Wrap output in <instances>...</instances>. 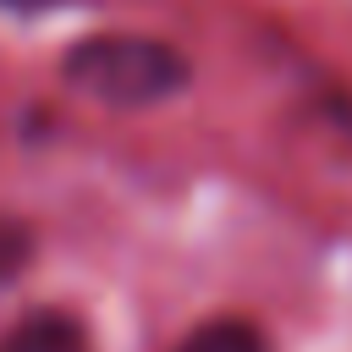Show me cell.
<instances>
[{
    "label": "cell",
    "instance_id": "6da1fadb",
    "mask_svg": "<svg viewBox=\"0 0 352 352\" xmlns=\"http://www.w3.org/2000/svg\"><path fill=\"white\" fill-rule=\"evenodd\" d=\"M60 77L110 110H148L187 88V55L148 33H94L66 50Z\"/></svg>",
    "mask_w": 352,
    "mask_h": 352
},
{
    "label": "cell",
    "instance_id": "7a4b0ae2",
    "mask_svg": "<svg viewBox=\"0 0 352 352\" xmlns=\"http://www.w3.org/2000/svg\"><path fill=\"white\" fill-rule=\"evenodd\" d=\"M0 352H94L88 324L66 308H33L0 330Z\"/></svg>",
    "mask_w": 352,
    "mask_h": 352
},
{
    "label": "cell",
    "instance_id": "3957f363",
    "mask_svg": "<svg viewBox=\"0 0 352 352\" xmlns=\"http://www.w3.org/2000/svg\"><path fill=\"white\" fill-rule=\"evenodd\" d=\"M176 352H270V341H264V330L253 319L226 314V319H204Z\"/></svg>",
    "mask_w": 352,
    "mask_h": 352
},
{
    "label": "cell",
    "instance_id": "277c9868",
    "mask_svg": "<svg viewBox=\"0 0 352 352\" xmlns=\"http://www.w3.org/2000/svg\"><path fill=\"white\" fill-rule=\"evenodd\" d=\"M33 258V231L16 220V214H0V286L16 280Z\"/></svg>",
    "mask_w": 352,
    "mask_h": 352
},
{
    "label": "cell",
    "instance_id": "5b68a950",
    "mask_svg": "<svg viewBox=\"0 0 352 352\" xmlns=\"http://www.w3.org/2000/svg\"><path fill=\"white\" fill-rule=\"evenodd\" d=\"M0 6H11V11H33V6H50V0H0Z\"/></svg>",
    "mask_w": 352,
    "mask_h": 352
}]
</instances>
